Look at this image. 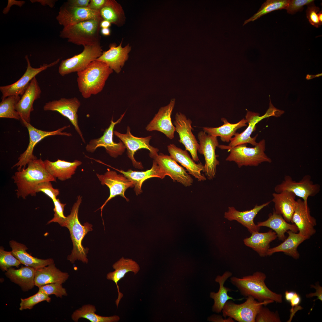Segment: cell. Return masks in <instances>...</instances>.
<instances>
[{
	"label": "cell",
	"mask_w": 322,
	"mask_h": 322,
	"mask_svg": "<svg viewBox=\"0 0 322 322\" xmlns=\"http://www.w3.org/2000/svg\"><path fill=\"white\" fill-rule=\"evenodd\" d=\"M27 167L16 172L12 177L17 186L18 198L25 199L27 196H35V188L40 183L45 181L56 182V178L47 172L44 161L37 158L30 161Z\"/></svg>",
	"instance_id": "1"
},
{
	"label": "cell",
	"mask_w": 322,
	"mask_h": 322,
	"mask_svg": "<svg viewBox=\"0 0 322 322\" xmlns=\"http://www.w3.org/2000/svg\"><path fill=\"white\" fill-rule=\"evenodd\" d=\"M81 202L82 197L78 196L70 214L66 217L64 226L69 229L73 243V248L71 253L67 257V259L72 263H74L77 260L86 264L88 261L87 254L89 249L83 247L82 242L87 233L92 230V226L87 222L82 225L79 221L78 211Z\"/></svg>",
	"instance_id": "2"
},
{
	"label": "cell",
	"mask_w": 322,
	"mask_h": 322,
	"mask_svg": "<svg viewBox=\"0 0 322 322\" xmlns=\"http://www.w3.org/2000/svg\"><path fill=\"white\" fill-rule=\"evenodd\" d=\"M266 275L257 271L252 275L240 278L232 277L230 281L236 287L241 294L245 297L251 296L259 302L272 301L278 303L282 302V295L268 288L265 283Z\"/></svg>",
	"instance_id": "3"
},
{
	"label": "cell",
	"mask_w": 322,
	"mask_h": 322,
	"mask_svg": "<svg viewBox=\"0 0 322 322\" xmlns=\"http://www.w3.org/2000/svg\"><path fill=\"white\" fill-rule=\"evenodd\" d=\"M113 71L105 63L95 60L84 70L78 72V86L83 97L88 98L100 92Z\"/></svg>",
	"instance_id": "4"
},
{
	"label": "cell",
	"mask_w": 322,
	"mask_h": 322,
	"mask_svg": "<svg viewBox=\"0 0 322 322\" xmlns=\"http://www.w3.org/2000/svg\"><path fill=\"white\" fill-rule=\"evenodd\" d=\"M103 19H89L64 27L60 36L77 45L84 46L99 43L100 23Z\"/></svg>",
	"instance_id": "5"
},
{
	"label": "cell",
	"mask_w": 322,
	"mask_h": 322,
	"mask_svg": "<svg viewBox=\"0 0 322 322\" xmlns=\"http://www.w3.org/2000/svg\"><path fill=\"white\" fill-rule=\"evenodd\" d=\"M247 144H242L231 148L226 160L234 162L239 168L243 166H257L263 162L271 163V159L264 153L265 141L263 139L253 148L247 147Z\"/></svg>",
	"instance_id": "6"
},
{
	"label": "cell",
	"mask_w": 322,
	"mask_h": 322,
	"mask_svg": "<svg viewBox=\"0 0 322 322\" xmlns=\"http://www.w3.org/2000/svg\"><path fill=\"white\" fill-rule=\"evenodd\" d=\"M281 115V110L275 108L271 102H270L268 109L262 116H260L259 114L258 113L247 110L245 117L248 126L246 129L241 133H236L234 137L230 140L228 146L219 145L218 147L222 149L229 150L238 145L248 143L255 146L258 143L256 141L258 135L253 137H252L250 136L255 130L256 125L264 119L271 116L278 117Z\"/></svg>",
	"instance_id": "7"
},
{
	"label": "cell",
	"mask_w": 322,
	"mask_h": 322,
	"mask_svg": "<svg viewBox=\"0 0 322 322\" xmlns=\"http://www.w3.org/2000/svg\"><path fill=\"white\" fill-rule=\"evenodd\" d=\"M273 302L272 301L259 302L251 296L247 297L244 303L239 304L228 301L222 309L223 316L225 318L227 316L231 317L239 322H255L262 306Z\"/></svg>",
	"instance_id": "8"
},
{
	"label": "cell",
	"mask_w": 322,
	"mask_h": 322,
	"mask_svg": "<svg viewBox=\"0 0 322 322\" xmlns=\"http://www.w3.org/2000/svg\"><path fill=\"white\" fill-rule=\"evenodd\" d=\"M83 47L80 53L62 61L58 68V72L61 75L64 76L84 70L98 58L103 52L100 42L85 45Z\"/></svg>",
	"instance_id": "9"
},
{
	"label": "cell",
	"mask_w": 322,
	"mask_h": 322,
	"mask_svg": "<svg viewBox=\"0 0 322 322\" xmlns=\"http://www.w3.org/2000/svg\"><path fill=\"white\" fill-rule=\"evenodd\" d=\"M21 120L29 132V142L27 149L20 155L18 158V162L12 167V168L17 167L18 171L25 168L30 161L37 158L33 153L34 148L38 142L44 137L55 135L69 137L72 136L70 133L63 132L65 129L69 128V125L64 126L54 131H46L37 129L32 126L30 123L27 122L24 120Z\"/></svg>",
	"instance_id": "10"
},
{
	"label": "cell",
	"mask_w": 322,
	"mask_h": 322,
	"mask_svg": "<svg viewBox=\"0 0 322 322\" xmlns=\"http://www.w3.org/2000/svg\"><path fill=\"white\" fill-rule=\"evenodd\" d=\"M320 190V185L314 183L311 176L308 175L304 176L300 180L297 182L293 180L291 176L286 175L282 182L274 188L275 193L284 191L292 192L296 196L302 199L306 203H307L309 197L316 196Z\"/></svg>",
	"instance_id": "11"
},
{
	"label": "cell",
	"mask_w": 322,
	"mask_h": 322,
	"mask_svg": "<svg viewBox=\"0 0 322 322\" xmlns=\"http://www.w3.org/2000/svg\"><path fill=\"white\" fill-rule=\"evenodd\" d=\"M127 129L125 134L121 133L116 131H114V134L124 145L127 149L128 156L131 160L134 167L142 169L143 168L141 162L137 161L134 158L135 153L141 149H146L149 151L150 157L154 159L158 154L159 150L149 144L151 136L144 137H136L131 134L129 126H128Z\"/></svg>",
	"instance_id": "12"
},
{
	"label": "cell",
	"mask_w": 322,
	"mask_h": 322,
	"mask_svg": "<svg viewBox=\"0 0 322 322\" xmlns=\"http://www.w3.org/2000/svg\"><path fill=\"white\" fill-rule=\"evenodd\" d=\"M197 136L199 140L197 151L204 155L205 161L204 172L208 179H213L216 174V166L219 164L215 153L216 148L219 145L217 137L203 131L199 132Z\"/></svg>",
	"instance_id": "13"
},
{
	"label": "cell",
	"mask_w": 322,
	"mask_h": 322,
	"mask_svg": "<svg viewBox=\"0 0 322 322\" xmlns=\"http://www.w3.org/2000/svg\"><path fill=\"white\" fill-rule=\"evenodd\" d=\"M25 58L27 63V69L22 77L17 81L9 85L0 86V90L2 95V100L11 95L22 96L27 89L31 81L42 71L47 68L53 66L58 64L60 59L49 64H44L38 68H34L31 66L27 55Z\"/></svg>",
	"instance_id": "14"
},
{
	"label": "cell",
	"mask_w": 322,
	"mask_h": 322,
	"mask_svg": "<svg viewBox=\"0 0 322 322\" xmlns=\"http://www.w3.org/2000/svg\"><path fill=\"white\" fill-rule=\"evenodd\" d=\"M125 113L116 122L113 121L112 117L109 126L106 129L103 135L100 138L90 140L87 145L85 147L86 151L93 153L98 148L103 147L112 157L116 158L122 155L126 148L124 145L121 140L118 143H114L113 137L115 125L120 122Z\"/></svg>",
	"instance_id": "15"
},
{
	"label": "cell",
	"mask_w": 322,
	"mask_h": 322,
	"mask_svg": "<svg viewBox=\"0 0 322 322\" xmlns=\"http://www.w3.org/2000/svg\"><path fill=\"white\" fill-rule=\"evenodd\" d=\"M81 105L76 97L71 98H62L46 103L43 107L44 111H56L67 118L74 126L76 131L85 143L82 133L78 124V110Z\"/></svg>",
	"instance_id": "16"
},
{
	"label": "cell",
	"mask_w": 322,
	"mask_h": 322,
	"mask_svg": "<svg viewBox=\"0 0 322 322\" xmlns=\"http://www.w3.org/2000/svg\"><path fill=\"white\" fill-rule=\"evenodd\" d=\"M101 184L106 185L109 188L110 195L102 206L99 209H101V215L102 217L103 208L107 203L111 199L117 196H120L129 201V200L125 195L126 190L129 188L134 187L133 182L126 177L123 174H118L114 171L108 169L103 174H96Z\"/></svg>",
	"instance_id": "17"
},
{
	"label": "cell",
	"mask_w": 322,
	"mask_h": 322,
	"mask_svg": "<svg viewBox=\"0 0 322 322\" xmlns=\"http://www.w3.org/2000/svg\"><path fill=\"white\" fill-rule=\"evenodd\" d=\"M102 18L99 12L88 7H79L70 5L66 2L61 7L56 19L64 27L86 20Z\"/></svg>",
	"instance_id": "18"
},
{
	"label": "cell",
	"mask_w": 322,
	"mask_h": 322,
	"mask_svg": "<svg viewBox=\"0 0 322 322\" xmlns=\"http://www.w3.org/2000/svg\"><path fill=\"white\" fill-rule=\"evenodd\" d=\"M192 121L185 114L180 112L176 113L174 124L179 135V141L185 146L186 150L189 152L193 160L197 162L199 161L197 153L199 144L192 132Z\"/></svg>",
	"instance_id": "19"
},
{
	"label": "cell",
	"mask_w": 322,
	"mask_h": 322,
	"mask_svg": "<svg viewBox=\"0 0 322 322\" xmlns=\"http://www.w3.org/2000/svg\"><path fill=\"white\" fill-rule=\"evenodd\" d=\"M153 159L165 176H169L174 182L177 181L185 187L192 185L193 179L191 176L170 156L160 153Z\"/></svg>",
	"instance_id": "20"
},
{
	"label": "cell",
	"mask_w": 322,
	"mask_h": 322,
	"mask_svg": "<svg viewBox=\"0 0 322 322\" xmlns=\"http://www.w3.org/2000/svg\"><path fill=\"white\" fill-rule=\"evenodd\" d=\"M175 103V99H172L168 105L160 108L146 127V130L149 131H160L169 139H173L176 130L172 123L171 116Z\"/></svg>",
	"instance_id": "21"
},
{
	"label": "cell",
	"mask_w": 322,
	"mask_h": 322,
	"mask_svg": "<svg viewBox=\"0 0 322 322\" xmlns=\"http://www.w3.org/2000/svg\"><path fill=\"white\" fill-rule=\"evenodd\" d=\"M297 204L293 215L291 222L298 228L300 235L309 239L316 233V219L310 214L307 203L301 198L297 200Z\"/></svg>",
	"instance_id": "22"
},
{
	"label": "cell",
	"mask_w": 322,
	"mask_h": 322,
	"mask_svg": "<svg viewBox=\"0 0 322 322\" xmlns=\"http://www.w3.org/2000/svg\"><path fill=\"white\" fill-rule=\"evenodd\" d=\"M41 93V90L35 77L31 81L20 99L15 105V109L18 112L21 120L30 123V113L34 110L33 103L40 97Z\"/></svg>",
	"instance_id": "23"
},
{
	"label": "cell",
	"mask_w": 322,
	"mask_h": 322,
	"mask_svg": "<svg viewBox=\"0 0 322 322\" xmlns=\"http://www.w3.org/2000/svg\"><path fill=\"white\" fill-rule=\"evenodd\" d=\"M122 43V41L118 46L114 44H111L109 49L103 51L101 55L96 60L105 63L113 70L119 73L128 59L129 53L131 49L129 44L123 47Z\"/></svg>",
	"instance_id": "24"
},
{
	"label": "cell",
	"mask_w": 322,
	"mask_h": 322,
	"mask_svg": "<svg viewBox=\"0 0 322 322\" xmlns=\"http://www.w3.org/2000/svg\"><path fill=\"white\" fill-rule=\"evenodd\" d=\"M271 202L269 201L261 205H256L252 209L243 211H238L234 207H230L228 211L225 213L224 217L229 221H237L247 227L251 233L258 232L260 227L255 224L254 218L261 209L269 205Z\"/></svg>",
	"instance_id": "25"
},
{
	"label": "cell",
	"mask_w": 322,
	"mask_h": 322,
	"mask_svg": "<svg viewBox=\"0 0 322 322\" xmlns=\"http://www.w3.org/2000/svg\"><path fill=\"white\" fill-rule=\"evenodd\" d=\"M100 163L118 171L132 181L134 185V190L137 195L142 192L141 188L142 185L146 180L153 177H158L163 179L166 176L154 160L153 161L151 168L145 171H134L130 169L127 171H125L115 168L100 161Z\"/></svg>",
	"instance_id": "26"
},
{
	"label": "cell",
	"mask_w": 322,
	"mask_h": 322,
	"mask_svg": "<svg viewBox=\"0 0 322 322\" xmlns=\"http://www.w3.org/2000/svg\"><path fill=\"white\" fill-rule=\"evenodd\" d=\"M167 148L170 156L185 167L189 174L193 176L199 181L206 180L205 177L201 173V171H204V165L201 162L196 164L191 158L186 150H183L173 144L168 145Z\"/></svg>",
	"instance_id": "27"
},
{
	"label": "cell",
	"mask_w": 322,
	"mask_h": 322,
	"mask_svg": "<svg viewBox=\"0 0 322 322\" xmlns=\"http://www.w3.org/2000/svg\"><path fill=\"white\" fill-rule=\"evenodd\" d=\"M112 267L114 270L107 274L106 278L108 280L113 281L117 286L118 296L115 303L117 307L120 301L123 296V294L120 291L118 283L129 272H133L134 274L136 275L140 271V268L139 265L135 261L131 259L125 258L123 257L115 263L113 265Z\"/></svg>",
	"instance_id": "28"
},
{
	"label": "cell",
	"mask_w": 322,
	"mask_h": 322,
	"mask_svg": "<svg viewBox=\"0 0 322 322\" xmlns=\"http://www.w3.org/2000/svg\"><path fill=\"white\" fill-rule=\"evenodd\" d=\"M272 201L274 203L273 210L282 215L287 222H291L292 218L296 207V196L293 193L284 191L273 193Z\"/></svg>",
	"instance_id": "29"
},
{
	"label": "cell",
	"mask_w": 322,
	"mask_h": 322,
	"mask_svg": "<svg viewBox=\"0 0 322 322\" xmlns=\"http://www.w3.org/2000/svg\"><path fill=\"white\" fill-rule=\"evenodd\" d=\"M44 163L46 169L50 174L55 178L64 181L71 178L82 162L77 160L69 162L58 159L54 162L46 160L44 161Z\"/></svg>",
	"instance_id": "30"
},
{
	"label": "cell",
	"mask_w": 322,
	"mask_h": 322,
	"mask_svg": "<svg viewBox=\"0 0 322 322\" xmlns=\"http://www.w3.org/2000/svg\"><path fill=\"white\" fill-rule=\"evenodd\" d=\"M69 277V274L58 269L54 263L35 269V285L39 287L51 283H64Z\"/></svg>",
	"instance_id": "31"
},
{
	"label": "cell",
	"mask_w": 322,
	"mask_h": 322,
	"mask_svg": "<svg viewBox=\"0 0 322 322\" xmlns=\"http://www.w3.org/2000/svg\"><path fill=\"white\" fill-rule=\"evenodd\" d=\"M12 254L22 264L35 269L45 267L54 263L51 258L41 259L31 256L26 251L28 248L24 244L12 240L9 242Z\"/></svg>",
	"instance_id": "32"
},
{
	"label": "cell",
	"mask_w": 322,
	"mask_h": 322,
	"mask_svg": "<svg viewBox=\"0 0 322 322\" xmlns=\"http://www.w3.org/2000/svg\"><path fill=\"white\" fill-rule=\"evenodd\" d=\"M35 269L27 266L15 269L12 267L5 273L6 276L10 280L18 285L24 291L32 289L35 285Z\"/></svg>",
	"instance_id": "33"
},
{
	"label": "cell",
	"mask_w": 322,
	"mask_h": 322,
	"mask_svg": "<svg viewBox=\"0 0 322 322\" xmlns=\"http://www.w3.org/2000/svg\"><path fill=\"white\" fill-rule=\"evenodd\" d=\"M244 239V244L256 252L261 257L267 256L270 244L277 238L276 233L272 230L265 233L256 232Z\"/></svg>",
	"instance_id": "34"
},
{
	"label": "cell",
	"mask_w": 322,
	"mask_h": 322,
	"mask_svg": "<svg viewBox=\"0 0 322 322\" xmlns=\"http://www.w3.org/2000/svg\"><path fill=\"white\" fill-rule=\"evenodd\" d=\"M257 225L259 227H266L271 228L276 233L278 239L283 241L286 238L285 233L288 230L296 233L298 231L295 224L287 222L281 215L276 213L274 210L273 213L269 215L267 220L258 222Z\"/></svg>",
	"instance_id": "35"
},
{
	"label": "cell",
	"mask_w": 322,
	"mask_h": 322,
	"mask_svg": "<svg viewBox=\"0 0 322 322\" xmlns=\"http://www.w3.org/2000/svg\"><path fill=\"white\" fill-rule=\"evenodd\" d=\"M287 233L288 236L278 245L269 248L267 252V256H271L275 253L282 252L284 254L292 257L295 259L299 258L300 254L297 250L299 245L308 239L299 233L288 230Z\"/></svg>",
	"instance_id": "36"
},
{
	"label": "cell",
	"mask_w": 322,
	"mask_h": 322,
	"mask_svg": "<svg viewBox=\"0 0 322 322\" xmlns=\"http://www.w3.org/2000/svg\"><path fill=\"white\" fill-rule=\"evenodd\" d=\"M221 120L224 122L222 125L217 127H204L203 131L209 135L220 137L223 142H229L238 129L247 126V121L244 118L236 123H231L224 118Z\"/></svg>",
	"instance_id": "37"
},
{
	"label": "cell",
	"mask_w": 322,
	"mask_h": 322,
	"mask_svg": "<svg viewBox=\"0 0 322 322\" xmlns=\"http://www.w3.org/2000/svg\"><path fill=\"white\" fill-rule=\"evenodd\" d=\"M232 275L231 272L227 271L222 275H218L216 278L215 281L219 284V291L216 293L211 292L210 293V297L214 300V304L212 306L213 312L217 313L220 312L227 301L233 300L232 297L229 296L227 294L228 292L232 290L224 286L225 282Z\"/></svg>",
	"instance_id": "38"
},
{
	"label": "cell",
	"mask_w": 322,
	"mask_h": 322,
	"mask_svg": "<svg viewBox=\"0 0 322 322\" xmlns=\"http://www.w3.org/2000/svg\"><path fill=\"white\" fill-rule=\"evenodd\" d=\"M96 309L95 306L85 304L74 311L71 318L75 322H78L81 318L86 319L91 322H117L120 320L119 316L114 315L110 316H103L96 313Z\"/></svg>",
	"instance_id": "39"
},
{
	"label": "cell",
	"mask_w": 322,
	"mask_h": 322,
	"mask_svg": "<svg viewBox=\"0 0 322 322\" xmlns=\"http://www.w3.org/2000/svg\"><path fill=\"white\" fill-rule=\"evenodd\" d=\"M99 13L103 19L118 26L122 25L125 20L122 6L114 0H106Z\"/></svg>",
	"instance_id": "40"
},
{
	"label": "cell",
	"mask_w": 322,
	"mask_h": 322,
	"mask_svg": "<svg viewBox=\"0 0 322 322\" xmlns=\"http://www.w3.org/2000/svg\"><path fill=\"white\" fill-rule=\"evenodd\" d=\"M290 0H267L264 3L257 12L248 19L243 24L244 25L250 21H253L262 16L276 10L286 9Z\"/></svg>",
	"instance_id": "41"
},
{
	"label": "cell",
	"mask_w": 322,
	"mask_h": 322,
	"mask_svg": "<svg viewBox=\"0 0 322 322\" xmlns=\"http://www.w3.org/2000/svg\"><path fill=\"white\" fill-rule=\"evenodd\" d=\"M21 98L19 95H11L2 100L0 103V117L20 120L15 106Z\"/></svg>",
	"instance_id": "42"
},
{
	"label": "cell",
	"mask_w": 322,
	"mask_h": 322,
	"mask_svg": "<svg viewBox=\"0 0 322 322\" xmlns=\"http://www.w3.org/2000/svg\"><path fill=\"white\" fill-rule=\"evenodd\" d=\"M44 301L50 302L51 298L49 296L38 290L36 294L28 298H21L19 309L21 311L31 309L36 304Z\"/></svg>",
	"instance_id": "43"
},
{
	"label": "cell",
	"mask_w": 322,
	"mask_h": 322,
	"mask_svg": "<svg viewBox=\"0 0 322 322\" xmlns=\"http://www.w3.org/2000/svg\"><path fill=\"white\" fill-rule=\"evenodd\" d=\"M21 264L20 261L12 254L11 251L4 250L1 247L0 248V267L3 271H6L13 267L18 268Z\"/></svg>",
	"instance_id": "44"
},
{
	"label": "cell",
	"mask_w": 322,
	"mask_h": 322,
	"mask_svg": "<svg viewBox=\"0 0 322 322\" xmlns=\"http://www.w3.org/2000/svg\"><path fill=\"white\" fill-rule=\"evenodd\" d=\"M38 288L39 291L49 296L54 295L57 297L62 298L63 296L67 295L66 289L63 287L62 284L60 283L49 284L42 286Z\"/></svg>",
	"instance_id": "45"
},
{
	"label": "cell",
	"mask_w": 322,
	"mask_h": 322,
	"mask_svg": "<svg viewBox=\"0 0 322 322\" xmlns=\"http://www.w3.org/2000/svg\"><path fill=\"white\" fill-rule=\"evenodd\" d=\"M52 200L54 205V216L48 222L47 224L52 222H57L61 226L64 227L66 217L64 214V208L66 204L62 203L59 199H55Z\"/></svg>",
	"instance_id": "46"
},
{
	"label": "cell",
	"mask_w": 322,
	"mask_h": 322,
	"mask_svg": "<svg viewBox=\"0 0 322 322\" xmlns=\"http://www.w3.org/2000/svg\"><path fill=\"white\" fill-rule=\"evenodd\" d=\"M255 322H280L281 321L277 312L271 311L263 306L256 316Z\"/></svg>",
	"instance_id": "47"
},
{
	"label": "cell",
	"mask_w": 322,
	"mask_h": 322,
	"mask_svg": "<svg viewBox=\"0 0 322 322\" xmlns=\"http://www.w3.org/2000/svg\"><path fill=\"white\" fill-rule=\"evenodd\" d=\"M51 182L45 181L40 183L36 188V193L42 192L52 200L57 198L59 194V190L53 188Z\"/></svg>",
	"instance_id": "48"
},
{
	"label": "cell",
	"mask_w": 322,
	"mask_h": 322,
	"mask_svg": "<svg viewBox=\"0 0 322 322\" xmlns=\"http://www.w3.org/2000/svg\"><path fill=\"white\" fill-rule=\"evenodd\" d=\"M307 6L306 15L309 22L316 27H319L322 25L319 21L318 15L320 10L319 7L316 6L314 3Z\"/></svg>",
	"instance_id": "49"
},
{
	"label": "cell",
	"mask_w": 322,
	"mask_h": 322,
	"mask_svg": "<svg viewBox=\"0 0 322 322\" xmlns=\"http://www.w3.org/2000/svg\"><path fill=\"white\" fill-rule=\"evenodd\" d=\"M313 0H290L289 5L286 9L288 13L294 14L298 12L302 11L304 6L314 3Z\"/></svg>",
	"instance_id": "50"
},
{
	"label": "cell",
	"mask_w": 322,
	"mask_h": 322,
	"mask_svg": "<svg viewBox=\"0 0 322 322\" xmlns=\"http://www.w3.org/2000/svg\"><path fill=\"white\" fill-rule=\"evenodd\" d=\"M106 0H90L88 7L99 12L105 4Z\"/></svg>",
	"instance_id": "51"
},
{
	"label": "cell",
	"mask_w": 322,
	"mask_h": 322,
	"mask_svg": "<svg viewBox=\"0 0 322 322\" xmlns=\"http://www.w3.org/2000/svg\"><path fill=\"white\" fill-rule=\"evenodd\" d=\"M311 287L314 288L316 290L315 293H311L306 295V297L308 298H312L314 296H317L316 299H319L322 301V287L318 283H317L315 285H311Z\"/></svg>",
	"instance_id": "52"
},
{
	"label": "cell",
	"mask_w": 322,
	"mask_h": 322,
	"mask_svg": "<svg viewBox=\"0 0 322 322\" xmlns=\"http://www.w3.org/2000/svg\"><path fill=\"white\" fill-rule=\"evenodd\" d=\"M90 0H69L66 2L69 5L77 7H88Z\"/></svg>",
	"instance_id": "53"
},
{
	"label": "cell",
	"mask_w": 322,
	"mask_h": 322,
	"mask_svg": "<svg viewBox=\"0 0 322 322\" xmlns=\"http://www.w3.org/2000/svg\"><path fill=\"white\" fill-rule=\"evenodd\" d=\"M208 320L213 322H234L233 318L228 317L227 318H223L222 316L219 315H213L208 317Z\"/></svg>",
	"instance_id": "54"
},
{
	"label": "cell",
	"mask_w": 322,
	"mask_h": 322,
	"mask_svg": "<svg viewBox=\"0 0 322 322\" xmlns=\"http://www.w3.org/2000/svg\"><path fill=\"white\" fill-rule=\"evenodd\" d=\"M24 1H18L14 0H9L7 6L4 8L3 11V13L4 14H7L10 10L12 6L13 5H17L19 7H22L24 4Z\"/></svg>",
	"instance_id": "55"
},
{
	"label": "cell",
	"mask_w": 322,
	"mask_h": 322,
	"mask_svg": "<svg viewBox=\"0 0 322 322\" xmlns=\"http://www.w3.org/2000/svg\"><path fill=\"white\" fill-rule=\"evenodd\" d=\"M301 298L300 295L296 293L294 296L289 301L292 307L298 306L301 302Z\"/></svg>",
	"instance_id": "56"
},
{
	"label": "cell",
	"mask_w": 322,
	"mask_h": 322,
	"mask_svg": "<svg viewBox=\"0 0 322 322\" xmlns=\"http://www.w3.org/2000/svg\"><path fill=\"white\" fill-rule=\"evenodd\" d=\"M32 2H38L43 5H47L51 8L53 7L56 1V0H30Z\"/></svg>",
	"instance_id": "57"
},
{
	"label": "cell",
	"mask_w": 322,
	"mask_h": 322,
	"mask_svg": "<svg viewBox=\"0 0 322 322\" xmlns=\"http://www.w3.org/2000/svg\"><path fill=\"white\" fill-rule=\"evenodd\" d=\"M296 293V292L293 291H286L285 293V298L286 300L289 302Z\"/></svg>",
	"instance_id": "58"
},
{
	"label": "cell",
	"mask_w": 322,
	"mask_h": 322,
	"mask_svg": "<svg viewBox=\"0 0 322 322\" xmlns=\"http://www.w3.org/2000/svg\"><path fill=\"white\" fill-rule=\"evenodd\" d=\"M111 24V23L109 21L103 19L100 23V27L101 28H109Z\"/></svg>",
	"instance_id": "59"
},
{
	"label": "cell",
	"mask_w": 322,
	"mask_h": 322,
	"mask_svg": "<svg viewBox=\"0 0 322 322\" xmlns=\"http://www.w3.org/2000/svg\"><path fill=\"white\" fill-rule=\"evenodd\" d=\"M101 34L104 36H109L110 34V30L109 28H102L100 30Z\"/></svg>",
	"instance_id": "60"
},
{
	"label": "cell",
	"mask_w": 322,
	"mask_h": 322,
	"mask_svg": "<svg viewBox=\"0 0 322 322\" xmlns=\"http://www.w3.org/2000/svg\"><path fill=\"white\" fill-rule=\"evenodd\" d=\"M321 75H322V74H318L317 75H307V76H306V79H308V80L310 79H312V78H314L316 77H318L320 76H321Z\"/></svg>",
	"instance_id": "61"
},
{
	"label": "cell",
	"mask_w": 322,
	"mask_h": 322,
	"mask_svg": "<svg viewBox=\"0 0 322 322\" xmlns=\"http://www.w3.org/2000/svg\"><path fill=\"white\" fill-rule=\"evenodd\" d=\"M318 15L319 21L320 23L322 24V10L319 11L318 13Z\"/></svg>",
	"instance_id": "62"
}]
</instances>
